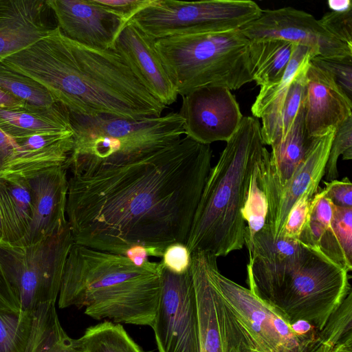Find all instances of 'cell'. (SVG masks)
I'll return each mask as SVG.
<instances>
[{
    "label": "cell",
    "instance_id": "44dd1931",
    "mask_svg": "<svg viewBox=\"0 0 352 352\" xmlns=\"http://www.w3.org/2000/svg\"><path fill=\"white\" fill-rule=\"evenodd\" d=\"M47 0H0V62L35 43L55 27Z\"/></svg>",
    "mask_w": 352,
    "mask_h": 352
},
{
    "label": "cell",
    "instance_id": "2e32d148",
    "mask_svg": "<svg viewBox=\"0 0 352 352\" xmlns=\"http://www.w3.org/2000/svg\"><path fill=\"white\" fill-rule=\"evenodd\" d=\"M246 246L249 289L258 299L299 266L307 248L298 240L274 237L266 223Z\"/></svg>",
    "mask_w": 352,
    "mask_h": 352
},
{
    "label": "cell",
    "instance_id": "7bdbcfd3",
    "mask_svg": "<svg viewBox=\"0 0 352 352\" xmlns=\"http://www.w3.org/2000/svg\"><path fill=\"white\" fill-rule=\"evenodd\" d=\"M0 309L21 311L20 302L12 291L0 263Z\"/></svg>",
    "mask_w": 352,
    "mask_h": 352
},
{
    "label": "cell",
    "instance_id": "7402d4cb",
    "mask_svg": "<svg viewBox=\"0 0 352 352\" xmlns=\"http://www.w3.org/2000/svg\"><path fill=\"white\" fill-rule=\"evenodd\" d=\"M14 149L1 177H27L41 170L66 166L74 143V131L48 132L13 139Z\"/></svg>",
    "mask_w": 352,
    "mask_h": 352
},
{
    "label": "cell",
    "instance_id": "d590c367",
    "mask_svg": "<svg viewBox=\"0 0 352 352\" xmlns=\"http://www.w3.org/2000/svg\"><path fill=\"white\" fill-rule=\"evenodd\" d=\"M310 63L328 72L352 100V56L337 58L316 56L310 59Z\"/></svg>",
    "mask_w": 352,
    "mask_h": 352
},
{
    "label": "cell",
    "instance_id": "e575fe53",
    "mask_svg": "<svg viewBox=\"0 0 352 352\" xmlns=\"http://www.w3.org/2000/svg\"><path fill=\"white\" fill-rule=\"evenodd\" d=\"M340 155L344 160L352 159V116L335 129L324 175L327 182L338 177L337 162Z\"/></svg>",
    "mask_w": 352,
    "mask_h": 352
},
{
    "label": "cell",
    "instance_id": "d6a6232c",
    "mask_svg": "<svg viewBox=\"0 0 352 352\" xmlns=\"http://www.w3.org/2000/svg\"><path fill=\"white\" fill-rule=\"evenodd\" d=\"M32 312L0 309V352H23L29 337Z\"/></svg>",
    "mask_w": 352,
    "mask_h": 352
},
{
    "label": "cell",
    "instance_id": "9c48e42d",
    "mask_svg": "<svg viewBox=\"0 0 352 352\" xmlns=\"http://www.w3.org/2000/svg\"><path fill=\"white\" fill-rule=\"evenodd\" d=\"M262 11L256 3L250 0H155L131 21L157 40L241 29L258 19Z\"/></svg>",
    "mask_w": 352,
    "mask_h": 352
},
{
    "label": "cell",
    "instance_id": "f1b7e54d",
    "mask_svg": "<svg viewBox=\"0 0 352 352\" xmlns=\"http://www.w3.org/2000/svg\"><path fill=\"white\" fill-rule=\"evenodd\" d=\"M311 58L300 66L277 114L268 122L261 125L264 144L272 145L282 139L290 129L304 101L306 73Z\"/></svg>",
    "mask_w": 352,
    "mask_h": 352
},
{
    "label": "cell",
    "instance_id": "8d00e7d4",
    "mask_svg": "<svg viewBox=\"0 0 352 352\" xmlns=\"http://www.w3.org/2000/svg\"><path fill=\"white\" fill-rule=\"evenodd\" d=\"M318 189L308 190L294 204L288 213L281 236L298 240L307 220L311 201Z\"/></svg>",
    "mask_w": 352,
    "mask_h": 352
},
{
    "label": "cell",
    "instance_id": "cb8c5ba5",
    "mask_svg": "<svg viewBox=\"0 0 352 352\" xmlns=\"http://www.w3.org/2000/svg\"><path fill=\"white\" fill-rule=\"evenodd\" d=\"M34 202L26 177H0V211L5 244L16 245L26 236L32 221Z\"/></svg>",
    "mask_w": 352,
    "mask_h": 352
},
{
    "label": "cell",
    "instance_id": "4316f807",
    "mask_svg": "<svg viewBox=\"0 0 352 352\" xmlns=\"http://www.w3.org/2000/svg\"><path fill=\"white\" fill-rule=\"evenodd\" d=\"M332 206L320 202L310 210L298 241L316 248L348 272L352 267L347 263L331 227Z\"/></svg>",
    "mask_w": 352,
    "mask_h": 352
},
{
    "label": "cell",
    "instance_id": "52a82bcc",
    "mask_svg": "<svg viewBox=\"0 0 352 352\" xmlns=\"http://www.w3.org/2000/svg\"><path fill=\"white\" fill-rule=\"evenodd\" d=\"M349 272L307 245L299 266L259 300L289 325L298 320L318 331L351 290Z\"/></svg>",
    "mask_w": 352,
    "mask_h": 352
},
{
    "label": "cell",
    "instance_id": "d4e9b609",
    "mask_svg": "<svg viewBox=\"0 0 352 352\" xmlns=\"http://www.w3.org/2000/svg\"><path fill=\"white\" fill-rule=\"evenodd\" d=\"M56 302L42 304L32 311L30 331L23 352H82L76 339L71 338L63 328Z\"/></svg>",
    "mask_w": 352,
    "mask_h": 352
},
{
    "label": "cell",
    "instance_id": "836d02e7",
    "mask_svg": "<svg viewBox=\"0 0 352 352\" xmlns=\"http://www.w3.org/2000/svg\"><path fill=\"white\" fill-rule=\"evenodd\" d=\"M267 212V199L258 186L254 168L250 179L247 196L241 210L242 217L245 222H248L245 234V245L250 244L254 236L264 227Z\"/></svg>",
    "mask_w": 352,
    "mask_h": 352
},
{
    "label": "cell",
    "instance_id": "7c38bea8",
    "mask_svg": "<svg viewBox=\"0 0 352 352\" xmlns=\"http://www.w3.org/2000/svg\"><path fill=\"white\" fill-rule=\"evenodd\" d=\"M208 252L191 253L190 270L197 307L199 352H253L250 339L212 282Z\"/></svg>",
    "mask_w": 352,
    "mask_h": 352
},
{
    "label": "cell",
    "instance_id": "8fae6325",
    "mask_svg": "<svg viewBox=\"0 0 352 352\" xmlns=\"http://www.w3.org/2000/svg\"><path fill=\"white\" fill-rule=\"evenodd\" d=\"M160 294L152 329L159 352H199L197 300L190 269L173 273L160 262Z\"/></svg>",
    "mask_w": 352,
    "mask_h": 352
},
{
    "label": "cell",
    "instance_id": "f35d334b",
    "mask_svg": "<svg viewBox=\"0 0 352 352\" xmlns=\"http://www.w3.org/2000/svg\"><path fill=\"white\" fill-rule=\"evenodd\" d=\"M318 21L336 38L352 47V8L328 12Z\"/></svg>",
    "mask_w": 352,
    "mask_h": 352
},
{
    "label": "cell",
    "instance_id": "e0dca14e",
    "mask_svg": "<svg viewBox=\"0 0 352 352\" xmlns=\"http://www.w3.org/2000/svg\"><path fill=\"white\" fill-rule=\"evenodd\" d=\"M57 26L70 39L89 47L114 50L126 23L93 0H47Z\"/></svg>",
    "mask_w": 352,
    "mask_h": 352
},
{
    "label": "cell",
    "instance_id": "30bf717a",
    "mask_svg": "<svg viewBox=\"0 0 352 352\" xmlns=\"http://www.w3.org/2000/svg\"><path fill=\"white\" fill-rule=\"evenodd\" d=\"M217 258L208 252L209 276L246 331L253 352H304V345L291 326L249 289L221 274Z\"/></svg>",
    "mask_w": 352,
    "mask_h": 352
},
{
    "label": "cell",
    "instance_id": "c3c4849f",
    "mask_svg": "<svg viewBox=\"0 0 352 352\" xmlns=\"http://www.w3.org/2000/svg\"><path fill=\"white\" fill-rule=\"evenodd\" d=\"M329 352H352V340L338 344Z\"/></svg>",
    "mask_w": 352,
    "mask_h": 352
},
{
    "label": "cell",
    "instance_id": "ac0fdd59",
    "mask_svg": "<svg viewBox=\"0 0 352 352\" xmlns=\"http://www.w3.org/2000/svg\"><path fill=\"white\" fill-rule=\"evenodd\" d=\"M114 50L156 100L166 107L177 100L178 92L164 67L155 48V40L132 21L118 34Z\"/></svg>",
    "mask_w": 352,
    "mask_h": 352
},
{
    "label": "cell",
    "instance_id": "ba28073f",
    "mask_svg": "<svg viewBox=\"0 0 352 352\" xmlns=\"http://www.w3.org/2000/svg\"><path fill=\"white\" fill-rule=\"evenodd\" d=\"M68 222L53 235L30 245H0V263L21 311L56 302L68 254L74 245Z\"/></svg>",
    "mask_w": 352,
    "mask_h": 352
},
{
    "label": "cell",
    "instance_id": "1f68e13d",
    "mask_svg": "<svg viewBox=\"0 0 352 352\" xmlns=\"http://www.w3.org/2000/svg\"><path fill=\"white\" fill-rule=\"evenodd\" d=\"M0 89L31 105L47 107L56 103L41 83L0 62Z\"/></svg>",
    "mask_w": 352,
    "mask_h": 352
},
{
    "label": "cell",
    "instance_id": "bcb514c9",
    "mask_svg": "<svg viewBox=\"0 0 352 352\" xmlns=\"http://www.w3.org/2000/svg\"><path fill=\"white\" fill-rule=\"evenodd\" d=\"M25 104L0 89V108L14 107Z\"/></svg>",
    "mask_w": 352,
    "mask_h": 352
},
{
    "label": "cell",
    "instance_id": "8992f818",
    "mask_svg": "<svg viewBox=\"0 0 352 352\" xmlns=\"http://www.w3.org/2000/svg\"><path fill=\"white\" fill-rule=\"evenodd\" d=\"M249 44L241 29L155 40L164 67L182 97L204 87L231 91L253 81Z\"/></svg>",
    "mask_w": 352,
    "mask_h": 352
},
{
    "label": "cell",
    "instance_id": "277c9868",
    "mask_svg": "<svg viewBox=\"0 0 352 352\" xmlns=\"http://www.w3.org/2000/svg\"><path fill=\"white\" fill-rule=\"evenodd\" d=\"M258 119L243 116L211 168L186 245L190 253L225 256L245 245L241 215L251 175L265 148Z\"/></svg>",
    "mask_w": 352,
    "mask_h": 352
},
{
    "label": "cell",
    "instance_id": "b9f144b4",
    "mask_svg": "<svg viewBox=\"0 0 352 352\" xmlns=\"http://www.w3.org/2000/svg\"><path fill=\"white\" fill-rule=\"evenodd\" d=\"M324 196L336 206L352 208V184L347 177L342 180L324 182Z\"/></svg>",
    "mask_w": 352,
    "mask_h": 352
},
{
    "label": "cell",
    "instance_id": "6da1fadb",
    "mask_svg": "<svg viewBox=\"0 0 352 352\" xmlns=\"http://www.w3.org/2000/svg\"><path fill=\"white\" fill-rule=\"evenodd\" d=\"M212 153L186 135L135 162L72 175L66 215L74 243L123 256L141 245L155 257L186 244Z\"/></svg>",
    "mask_w": 352,
    "mask_h": 352
},
{
    "label": "cell",
    "instance_id": "74e56055",
    "mask_svg": "<svg viewBox=\"0 0 352 352\" xmlns=\"http://www.w3.org/2000/svg\"><path fill=\"white\" fill-rule=\"evenodd\" d=\"M331 227L347 263L352 267V208L333 205Z\"/></svg>",
    "mask_w": 352,
    "mask_h": 352
},
{
    "label": "cell",
    "instance_id": "3957f363",
    "mask_svg": "<svg viewBox=\"0 0 352 352\" xmlns=\"http://www.w3.org/2000/svg\"><path fill=\"white\" fill-rule=\"evenodd\" d=\"M160 262L128 258L74 243L65 265L58 305L85 307L96 320L152 327L160 294Z\"/></svg>",
    "mask_w": 352,
    "mask_h": 352
},
{
    "label": "cell",
    "instance_id": "f546056e",
    "mask_svg": "<svg viewBox=\"0 0 352 352\" xmlns=\"http://www.w3.org/2000/svg\"><path fill=\"white\" fill-rule=\"evenodd\" d=\"M76 342L82 352H144L120 324L110 320L87 327Z\"/></svg>",
    "mask_w": 352,
    "mask_h": 352
},
{
    "label": "cell",
    "instance_id": "ee69618b",
    "mask_svg": "<svg viewBox=\"0 0 352 352\" xmlns=\"http://www.w3.org/2000/svg\"><path fill=\"white\" fill-rule=\"evenodd\" d=\"M14 149L13 140L0 129V177L9 163Z\"/></svg>",
    "mask_w": 352,
    "mask_h": 352
},
{
    "label": "cell",
    "instance_id": "83f0119b",
    "mask_svg": "<svg viewBox=\"0 0 352 352\" xmlns=\"http://www.w3.org/2000/svg\"><path fill=\"white\" fill-rule=\"evenodd\" d=\"M314 56L309 47L296 45L282 79L276 83L261 87L251 111L254 118H261L262 124L277 114L300 66L307 59Z\"/></svg>",
    "mask_w": 352,
    "mask_h": 352
},
{
    "label": "cell",
    "instance_id": "681fc988",
    "mask_svg": "<svg viewBox=\"0 0 352 352\" xmlns=\"http://www.w3.org/2000/svg\"><path fill=\"white\" fill-rule=\"evenodd\" d=\"M3 244H5L4 231H3V225L2 217H1V211H0V245H3Z\"/></svg>",
    "mask_w": 352,
    "mask_h": 352
},
{
    "label": "cell",
    "instance_id": "f6af8a7d",
    "mask_svg": "<svg viewBox=\"0 0 352 352\" xmlns=\"http://www.w3.org/2000/svg\"><path fill=\"white\" fill-rule=\"evenodd\" d=\"M124 256L137 266H142L149 261L147 250L141 245H135L129 248Z\"/></svg>",
    "mask_w": 352,
    "mask_h": 352
},
{
    "label": "cell",
    "instance_id": "d6986e66",
    "mask_svg": "<svg viewBox=\"0 0 352 352\" xmlns=\"http://www.w3.org/2000/svg\"><path fill=\"white\" fill-rule=\"evenodd\" d=\"M67 170L66 166H58L26 177L33 197V215L26 236L16 245L37 243L59 231L67 223Z\"/></svg>",
    "mask_w": 352,
    "mask_h": 352
},
{
    "label": "cell",
    "instance_id": "60d3db41",
    "mask_svg": "<svg viewBox=\"0 0 352 352\" xmlns=\"http://www.w3.org/2000/svg\"><path fill=\"white\" fill-rule=\"evenodd\" d=\"M98 5L119 16L126 24L140 11L155 0H93Z\"/></svg>",
    "mask_w": 352,
    "mask_h": 352
},
{
    "label": "cell",
    "instance_id": "603a6c76",
    "mask_svg": "<svg viewBox=\"0 0 352 352\" xmlns=\"http://www.w3.org/2000/svg\"><path fill=\"white\" fill-rule=\"evenodd\" d=\"M0 129L12 140L43 133L74 131L69 112L58 102L47 107L25 103L0 108Z\"/></svg>",
    "mask_w": 352,
    "mask_h": 352
},
{
    "label": "cell",
    "instance_id": "5b68a950",
    "mask_svg": "<svg viewBox=\"0 0 352 352\" xmlns=\"http://www.w3.org/2000/svg\"><path fill=\"white\" fill-rule=\"evenodd\" d=\"M69 116L74 143L66 167L72 175L135 162L172 145L186 134L184 120L175 112L138 120L70 113Z\"/></svg>",
    "mask_w": 352,
    "mask_h": 352
},
{
    "label": "cell",
    "instance_id": "ffe728a7",
    "mask_svg": "<svg viewBox=\"0 0 352 352\" xmlns=\"http://www.w3.org/2000/svg\"><path fill=\"white\" fill-rule=\"evenodd\" d=\"M303 109L308 134L316 138L336 129L352 116V100L328 72L309 60Z\"/></svg>",
    "mask_w": 352,
    "mask_h": 352
},
{
    "label": "cell",
    "instance_id": "5bb4252c",
    "mask_svg": "<svg viewBox=\"0 0 352 352\" xmlns=\"http://www.w3.org/2000/svg\"><path fill=\"white\" fill-rule=\"evenodd\" d=\"M179 114L185 135L204 144L227 142L243 117L231 91L222 87H204L182 96Z\"/></svg>",
    "mask_w": 352,
    "mask_h": 352
},
{
    "label": "cell",
    "instance_id": "4fadbf2b",
    "mask_svg": "<svg viewBox=\"0 0 352 352\" xmlns=\"http://www.w3.org/2000/svg\"><path fill=\"white\" fill-rule=\"evenodd\" d=\"M241 31L250 41L279 38L307 46L315 56H352V47L332 36L313 15L292 7L263 10Z\"/></svg>",
    "mask_w": 352,
    "mask_h": 352
},
{
    "label": "cell",
    "instance_id": "4dcf8cb0",
    "mask_svg": "<svg viewBox=\"0 0 352 352\" xmlns=\"http://www.w3.org/2000/svg\"><path fill=\"white\" fill-rule=\"evenodd\" d=\"M352 340V291L318 331L305 352H329L338 344Z\"/></svg>",
    "mask_w": 352,
    "mask_h": 352
},
{
    "label": "cell",
    "instance_id": "484cf974",
    "mask_svg": "<svg viewBox=\"0 0 352 352\" xmlns=\"http://www.w3.org/2000/svg\"><path fill=\"white\" fill-rule=\"evenodd\" d=\"M296 45L279 38L250 41L249 55L253 81L263 87L280 81Z\"/></svg>",
    "mask_w": 352,
    "mask_h": 352
},
{
    "label": "cell",
    "instance_id": "7a4b0ae2",
    "mask_svg": "<svg viewBox=\"0 0 352 352\" xmlns=\"http://www.w3.org/2000/svg\"><path fill=\"white\" fill-rule=\"evenodd\" d=\"M2 62L43 85L70 113L138 120L160 117L166 107L142 86L116 50L73 41L57 25Z\"/></svg>",
    "mask_w": 352,
    "mask_h": 352
},
{
    "label": "cell",
    "instance_id": "9a60e30c",
    "mask_svg": "<svg viewBox=\"0 0 352 352\" xmlns=\"http://www.w3.org/2000/svg\"><path fill=\"white\" fill-rule=\"evenodd\" d=\"M334 132L335 129L314 138L305 158L283 186L258 173L255 167L258 186L267 199L266 224L274 237L281 236L288 213L298 199L309 189L319 188Z\"/></svg>",
    "mask_w": 352,
    "mask_h": 352
},
{
    "label": "cell",
    "instance_id": "ab89813d",
    "mask_svg": "<svg viewBox=\"0 0 352 352\" xmlns=\"http://www.w3.org/2000/svg\"><path fill=\"white\" fill-rule=\"evenodd\" d=\"M161 263L169 271L183 274L190 267L191 253L185 243H175L164 250Z\"/></svg>",
    "mask_w": 352,
    "mask_h": 352
},
{
    "label": "cell",
    "instance_id": "7dc6e473",
    "mask_svg": "<svg viewBox=\"0 0 352 352\" xmlns=\"http://www.w3.org/2000/svg\"><path fill=\"white\" fill-rule=\"evenodd\" d=\"M331 11H344L352 8V3L350 0H329L327 2Z\"/></svg>",
    "mask_w": 352,
    "mask_h": 352
}]
</instances>
